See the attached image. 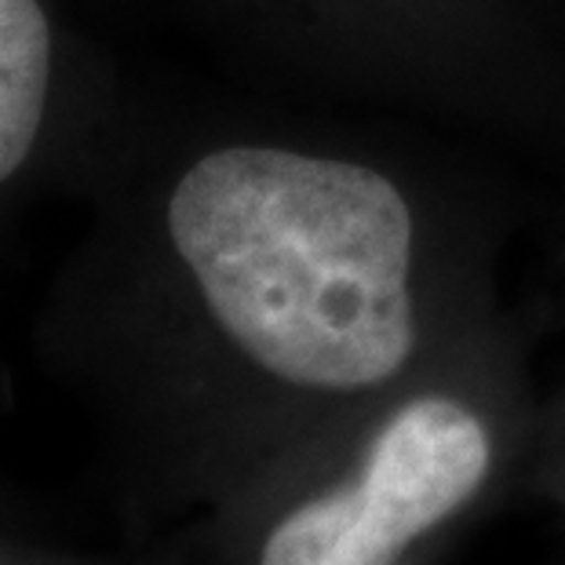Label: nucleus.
Returning a JSON list of instances; mask_svg holds the SVG:
<instances>
[{
	"mask_svg": "<svg viewBox=\"0 0 565 565\" xmlns=\"http://www.w3.org/2000/svg\"><path fill=\"white\" fill-rule=\"evenodd\" d=\"M0 565H74L66 558H47V555H33L26 547L15 544H0Z\"/></svg>",
	"mask_w": 565,
	"mask_h": 565,
	"instance_id": "nucleus-6",
	"label": "nucleus"
},
{
	"mask_svg": "<svg viewBox=\"0 0 565 565\" xmlns=\"http://www.w3.org/2000/svg\"><path fill=\"white\" fill-rule=\"evenodd\" d=\"M544 4H547L551 11H555V15H562V19H565V0H544Z\"/></svg>",
	"mask_w": 565,
	"mask_h": 565,
	"instance_id": "nucleus-8",
	"label": "nucleus"
},
{
	"mask_svg": "<svg viewBox=\"0 0 565 565\" xmlns=\"http://www.w3.org/2000/svg\"><path fill=\"white\" fill-rule=\"evenodd\" d=\"M99 0H0V237L33 204L95 190L142 88L114 52Z\"/></svg>",
	"mask_w": 565,
	"mask_h": 565,
	"instance_id": "nucleus-4",
	"label": "nucleus"
},
{
	"mask_svg": "<svg viewBox=\"0 0 565 565\" xmlns=\"http://www.w3.org/2000/svg\"><path fill=\"white\" fill-rule=\"evenodd\" d=\"M525 492L544 500L565 522V369L555 387L544 391L533 460H529V475H525Z\"/></svg>",
	"mask_w": 565,
	"mask_h": 565,
	"instance_id": "nucleus-5",
	"label": "nucleus"
},
{
	"mask_svg": "<svg viewBox=\"0 0 565 565\" xmlns=\"http://www.w3.org/2000/svg\"><path fill=\"white\" fill-rule=\"evenodd\" d=\"M551 231H555L558 245L565 252V183L558 186V201H555V209H551Z\"/></svg>",
	"mask_w": 565,
	"mask_h": 565,
	"instance_id": "nucleus-7",
	"label": "nucleus"
},
{
	"mask_svg": "<svg viewBox=\"0 0 565 565\" xmlns=\"http://www.w3.org/2000/svg\"><path fill=\"white\" fill-rule=\"evenodd\" d=\"M267 99L416 121L565 183V19L544 0H99Z\"/></svg>",
	"mask_w": 565,
	"mask_h": 565,
	"instance_id": "nucleus-2",
	"label": "nucleus"
},
{
	"mask_svg": "<svg viewBox=\"0 0 565 565\" xmlns=\"http://www.w3.org/2000/svg\"><path fill=\"white\" fill-rule=\"evenodd\" d=\"M529 175L398 117L147 84L44 347L131 475L209 514L511 315Z\"/></svg>",
	"mask_w": 565,
	"mask_h": 565,
	"instance_id": "nucleus-1",
	"label": "nucleus"
},
{
	"mask_svg": "<svg viewBox=\"0 0 565 565\" xmlns=\"http://www.w3.org/2000/svg\"><path fill=\"white\" fill-rule=\"evenodd\" d=\"M544 391L503 315L204 514L220 565H419L525 492Z\"/></svg>",
	"mask_w": 565,
	"mask_h": 565,
	"instance_id": "nucleus-3",
	"label": "nucleus"
}]
</instances>
